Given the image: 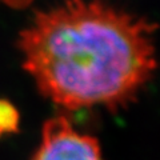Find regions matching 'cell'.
<instances>
[{
  "instance_id": "cell-2",
  "label": "cell",
  "mask_w": 160,
  "mask_h": 160,
  "mask_svg": "<svg viewBox=\"0 0 160 160\" xmlns=\"http://www.w3.org/2000/svg\"><path fill=\"white\" fill-rule=\"evenodd\" d=\"M32 160H103L99 142L76 131L64 116L48 119Z\"/></svg>"
},
{
  "instance_id": "cell-3",
  "label": "cell",
  "mask_w": 160,
  "mask_h": 160,
  "mask_svg": "<svg viewBox=\"0 0 160 160\" xmlns=\"http://www.w3.org/2000/svg\"><path fill=\"white\" fill-rule=\"evenodd\" d=\"M19 116L11 104L0 100V135L15 131L18 128Z\"/></svg>"
},
{
  "instance_id": "cell-1",
  "label": "cell",
  "mask_w": 160,
  "mask_h": 160,
  "mask_svg": "<svg viewBox=\"0 0 160 160\" xmlns=\"http://www.w3.org/2000/svg\"><path fill=\"white\" fill-rule=\"evenodd\" d=\"M156 24L102 0H64L19 33L23 68L44 98L78 109L128 107L156 68Z\"/></svg>"
},
{
  "instance_id": "cell-4",
  "label": "cell",
  "mask_w": 160,
  "mask_h": 160,
  "mask_svg": "<svg viewBox=\"0 0 160 160\" xmlns=\"http://www.w3.org/2000/svg\"><path fill=\"white\" fill-rule=\"evenodd\" d=\"M32 2L33 0H0V4H4V6L15 8V9H20V8L28 7Z\"/></svg>"
}]
</instances>
